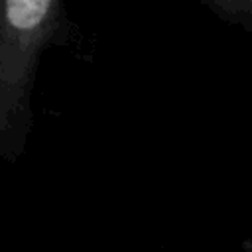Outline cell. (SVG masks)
Returning <instances> with one entry per match:
<instances>
[{"instance_id":"obj_1","label":"cell","mask_w":252,"mask_h":252,"mask_svg":"<svg viewBox=\"0 0 252 252\" xmlns=\"http://www.w3.org/2000/svg\"><path fill=\"white\" fill-rule=\"evenodd\" d=\"M71 32L61 0H0V161L16 163L26 154L41 55Z\"/></svg>"},{"instance_id":"obj_2","label":"cell","mask_w":252,"mask_h":252,"mask_svg":"<svg viewBox=\"0 0 252 252\" xmlns=\"http://www.w3.org/2000/svg\"><path fill=\"white\" fill-rule=\"evenodd\" d=\"M205 6L219 20L252 32V0H207Z\"/></svg>"},{"instance_id":"obj_3","label":"cell","mask_w":252,"mask_h":252,"mask_svg":"<svg viewBox=\"0 0 252 252\" xmlns=\"http://www.w3.org/2000/svg\"><path fill=\"white\" fill-rule=\"evenodd\" d=\"M163 252H165V250H163Z\"/></svg>"}]
</instances>
